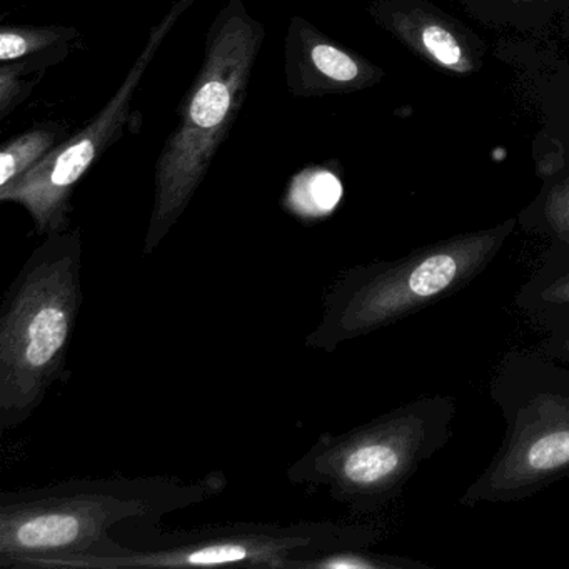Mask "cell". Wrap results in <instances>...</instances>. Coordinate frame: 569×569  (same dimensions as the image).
I'll return each mask as SVG.
<instances>
[{"label":"cell","instance_id":"cell-1","mask_svg":"<svg viewBox=\"0 0 569 569\" xmlns=\"http://www.w3.org/2000/svg\"><path fill=\"white\" fill-rule=\"evenodd\" d=\"M226 486L224 472L212 471L191 482L174 476H112L2 491L0 568L38 569L82 555L119 529L152 528L171 512L216 498Z\"/></svg>","mask_w":569,"mask_h":569},{"label":"cell","instance_id":"cell-2","mask_svg":"<svg viewBox=\"0 0 569 569\" xmlns=\"http://www.w3.org/2000/svg\"><path fill=\"white\" fill-rule=\"evenodd\" d=\"M264 39V24L249 14L244 0H228L212 21L201 68L156 161L144 254H152L178 224L228 141L244 108Z\"/></svg>","mask_w":569,"mask_h":569},{"label":"cell","instance_id":"cell-3","mask_svg":"<svg viewBox=\"0 0 569 569\" xmlns=\"http://www.w3.org/2000/svg\"><path fill=\"white\" fill-rule=\"evenodd\" d=\"M82 299L81 234L46 236L0 308V431L24 425L64 378Z\"/></svg>","mask_w":569,"mask_h":569},{"label":"cell","instance_id":"cell-4","mask_svg":"<svg viewBox=\"0 0 569 569\" xmlns=\"http://www.w3.org/2000/svg\"><path fill=\"white\" fill-rule=\"evenodd\" d=\"M346 531L329 522H234L191 531L156 532L146 548H129L108 538L82 555L52 559L39 569L184 568L252 566L281 569L288 559L341 549Z\"/></svg>","mask_w":569,"mask_h":569},{"label":"cell","instance_id":"cell-5","mask_svg":"<svg viewBox=\"0 0 569 569\" xmlns=\"http://www.w3.org/2000/svg\"><path fill=\"white\" fill-rule=\"evenodd\" d=\"M192 2L194 0H179L162 19L161 24L152 29L144 51L136 59L121 88L81 131L69 136L18 181L0 189V201L22 206L31 214L39 236L46 238L56 232L68 231L76 186L101 156L122 138V132L131 119L132 101L142 78L166 36L174 28L186 9L191 8Z\"/></svg>","mask_w":569,"mask_h":569},{"label":"cell","instance_id":"cell-6","mask_svg":"<svg viewBox=\"0 0 569 569\" xmlns=\"http://www.w3.org/2000/svg\"><path fill=\"white\" fill-rule=\"evenodd\" d=\"M476 252L472 246H461L385 271L346 276L326 296L321 322L306 336V348L331 352L348 339L388 325L451 288L471 268Z\"/></svg>","mask_w":569,"mask_h":569},{"label":"cell","instance_id":"cell-7","mask_svg":"<svg viewBox=\"0 0 569 569\" xmlns=\"http://www.w3.org/2000/svg\"><path fill=\"white\" fill-rule=\"evenodd\" d=\"M408 459L395 422H376L341 436L322 435L288 468L292 485L326 486L332 498L359 502L385 491Z\"/></svg>","mask_w":569,"mask_h":569},{"label":"cell","instance_id":"cell-8","mask_svg":"<svg viewBox=\"0 0 569 569\" xmlns=\"http://www.w3.org/2000/svg\"><path fill=\"white\" fill-rule=\"evenodd\" d=\"M365 68L301 16H292L284 42V79L295 98H325L361 86Z\"/></svg>","mask_w":569,"mask_h":569},{"label":"cell","instance_id":"cell-9","mask_svg":"<svg viewBox=\"0 0 569 569\" xmlns=\"http://www.w3.org/2000/svg\"><path fill=\"white\" fill-rule=\"evenodd\" d=\"M68 138L69 132L64 126L44 122L6 142L0 151V189L18 181Z\"/></svg>","mask_w":569,"mask_h":569},{"label":"cell","instance_id":"cell-10","mask_svg":"<svg viewBox=\"0 0 569 569\" xmlns=\"http://www.w3.org/2000/svg\"><path fill=\"white\" fill-rule=\"evenodd\" d=\"M68 56L69 46H62V48L29 56L19 61L2 62L0 66V121H4L26 99H29L49 68L64 61Z\"/></svg>","mask_w":569,"mask_h":569},{"label":"cell","instance_id":"cell-11","mask_svg":"<svg viewBox=\"0 0 569 569\" xmlns=\"http://www.w3.org/2000/svg\"><path fill=\"white\" fill-rule=\"evenodd\" d=\"M341 196V181L332 172L311 168L292 178L284 206L299 218L318 219L335 211Z\"/></svg>","mask_w":569,"mask_h":569},{"label":"cell","instance_id":"cell-12","mask_svg":"<svg viewBox=\"0 0 569 569\" xmlns=\"http://www.w3.org/2000/svg\"><path fill=\"white\" fill-rule=\"evenodd\" d=\"M81 32L68 26H2L0 28V61L12 62L52 49L71 46Z\"/></svg>","mask_w":569,"mask_h":569},{"label":"cell","instance_id":"cell-13","mask_svg":"<svg viewBox=\"0 0 569 569\" xmlns=\"http://www.w3.org/2000/svg\"><path fill=\"white\" fill-rule=\"evenodd\" d=\"M569 462V429H558L536 439L521 458L529 475H545Z\"/></svg>","mask_w":569,"mask_h":569},{"label":"cell","instance_id":"cell-14","mask_svg":"<svg viewBox=\"0 0 569 569\" xmlns=\"http://www.w3.org/2000/svg\"><path fill=\"white\" fill-rule=\"evenodd\" d=\"M422 44L429 54L446 68H455L461 61V49L451 32L439 26H429L422 32Z\"/></svg>","mask_w":569,"mask_h":569},{"label":"cell","instance_id":"cell-15","mask_svg":"<svg viewBox=\"0 0 569 569\" xmlns=\"http://www.w3.org/2000/svg\"><path fill=\"white\" fill-rule=\"evenodd\" d=\"M551 295L556 301L569 302V279H565L556 288H552Z\"/></svg>","mask_w":569,"mask_h":569},{"label":"cell","instance_id":"cell-16","mask_svg":"<svg viewBox=\"0 0 569 569\" xmlns=\"http://www.w3.org/2000/svg\"><path fill=\"white\" fill-rule=\"evenodd\" d=\"M566 224H568V226H569V216H568V222H566Z\"/></svg>","mask_w":569,"mask_h":569}]
</instances>
